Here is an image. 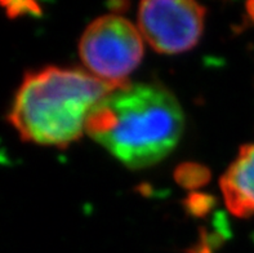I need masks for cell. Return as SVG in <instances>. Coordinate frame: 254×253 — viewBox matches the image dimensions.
Wrapping results in <instances>:
<instances>
[{"label": "cell", "instance_id": "cell-7", "mask_svg": "<svg viewBox=\"0 0 254 253\" xmlns=\"http://www.w3.org/2000/svg\"><path fill=\"white\" fill-rule=\"evenodd\" d=\"M3 6L5 8L6 13L9 17H18L25 13H40V8L38 4L32 1H18V3H3Z\"/></svg>", "mask_w": 254, "mask_h": 253}, {"label": "cell", "instance_id": "cell-4", "mask_svg": "<svg viewBox=\"0 0 254 253\" xmlns=\"http://www.w3.org/2000/svg\"><path fill=\"white\" fill-rule=\"evenodd\" d=\"M205 8L187 0H148L139 4L142 38L159 53L174 55L196 45L203 34Z\"/></svg>", "mask_w": 254, "mask_h": 253}, {"label": "cell", "instance_id": "cell-3", "mask_svg": "<svg viewBox=\"0 0 254 253\" xmlns=\"http://www.w3.org/2000/svg\"><path fill=\"white\" fill-rule=\"evenodd\" d=\"M79 55L90 74L113 85H123L141 62L143 38L128 19L106 14L85 29L79 42Z\"/></svg>", "mask_w": 254, "mask_h": 253}, {"label": "cell", "instance_id": "cell-2", "mask_svg": "<svg viewBox=\"0 0 254 253\" xmlns=\"http://www.w3.org/2000/svg\"><path fill=\"white\" fill-rule=\"evenodd\" d=\"M116 86L81 69L31 71L19 84L8 122L23 141L67 148L83 136L90 112Z\"/></svg>", "mask_w": 254, "mask_h": 253}, {"label": "cell", "instance_id": "cell-8", "mask_svg": "<svg viewBox=\"0 0 254 253\" xmlns=\"http://www.w3.org/2000/svg\"><path fill=\"white\" fill-rule=\"evenodd\" d=\"M248 13L251 14V17L254 21V1H252V3L248 4Z\"/></svg>", "mask_w": 254, "mask_h": 253}, {"label": "cell", "instance_id": "cell-6", "mask_svg": "<svg viewBox=\"0 0 254 253\" xmlns=\"http://www.w3.org/2000/svg\"><path fill=\"white\" fill-rule=\"evenodd\" d=\"M177 178L186 187L204 183L208 179V173H204V168L199 166H184L178 169Z\"/></svg>", "mask_w": 254, "mask_h": 253}, {"label": "cell", "instance_id": "cell-5", "mask_svg": "<svg viewBox=\"0 0 254 253\" xmlns=\"http://www.w3.org/2000/svg\"><path fill=\"white\" fill-rule=\"evenodd\" d=\"M221 190L232 215L254 216V142L242 146L221 178Z\"/></svg>", "mask_w": 254, "mask_h": 253}, {"label": "cell", "instance_id": "cell-1", "mask_svg": "<svg viewBox=\"0 0 254 253\" xmlns=\"http://www.w3.org/2000/svg\"><path fill=\"white\" fill-rule=\"evenodd\" d=\"M184 112L160 84L116 86L90 112L85 131L129 168H143L167 157L180 141Z\"/></svg>", "mask_w": 254, "mask_h": 253}]
</instances>
